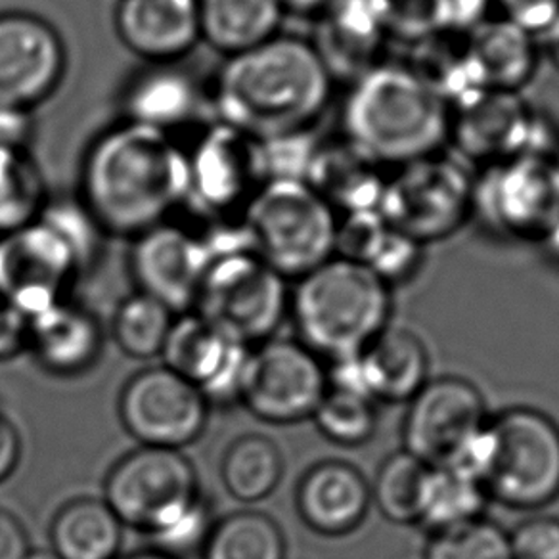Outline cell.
<instances>
[{"instance_id":"816d5d0a","label":"cell","mask_w":559,"mask_h":559,"mask_svg":"<svg viewBox=\"0 0 559 559\" xmlns=\"http://www.w3.org/2000/svg\"><path fill=\"white\" fill-rule=\"evenodd\" d=\"M540 43H543L544 52L548 56L554 70L559 73V20L554 24L550 32L544 35Z\"/></svg>"},{"instance_id":"11a10c76","label":"cell","mask_w":559,"mask_h":559,"mask_svg":"<svg viewBox=\"0 0 559 559\" xmlns=\"http://www.w3.org/2000/svg\"><path fill=\"white\" fill-rule=\"evenodd\" d=\"M551 169H554V175H556V180H558L559 187V148L556 150V154L550 157Z\"/></svg>"},{"instance_id":"b9f144b4","label":"cell","mask_w":559,"mask_h":559,"mask_svg":"<svg viewBox=\"0 0 559 559\" xmlns=\"http://www.w3.org/2000/svg\"><path fill=\"white\" fill-rule=\"evenodd\" d=\"M510 536L512 559H559V520L531 518Z\"/></svg>"},{"instance_id":"3957f363","label":"cell","mask_w":559,"mask_h":559,"mask_svg":"<svg viewBox=\"0 0 559 559\" xmlns=\"http://www.w3.org/2000/svg\"><path fill=\"white\" fill-rule=\"evenodd\" d=\"M343 139L373 164H411L443 152L451 108L404 63L381 62L349 85Z\"/></svg>"},{"instance_id":"6da1fadb","label":"cell","mask_w":559,"mask_h":559,"mask_svg":"<svg viewBox=\"0 0 559 559\" xmlns=\"http://www.w3.org/2000/svg\"><path fill=\"white\" fill-rule=\"evenodd\" d=\"M188 190V148L175 134L129 121L91 142L79 175V203L114 238L134 240L171 221L187 205Z\"/></svg>"},{"instance_id":"277c9868","label":"cell","mask_w":559,"mask_h":559,"mask_svg":"<svg viewBox=\"0 0 559 559\" xmlns=\"http://www.w3.org/2000/svg\"><path fill=\"white\" fill-rule=\"evenodd\" d=\"M299 342L319 358L358 355L388 328L391 288L365 264L334 257L289 289Z\"/></svg>"},{"instance_id":"f5cc1de1","label":"cell","mask_w":559,"mask_h":559,"mask_svg":"<svg viewBox=\"0 0 559 559\" xmlns=\"http://www.w3.org/2000/svg\"><path fill=\"white\" fill-rule=\"evenodd\" d=\"M117 559H179L173 558L169 554H164V551L159 550H142L134 551V554H129V556H121V558Z\"/></svg>"},{"instance_id":"bcb514c9","label":"cell","mask_w":559,"mask_h":559,"mask_svg":"<svg viewBox=\"0 0 559 559\" xmlns=\"http://www.w3.org/2000/svg\"><path fill=\"white\" fill-rule=\"evenodd\" d=\"M29 551L32 543L22 521L0 508V559H25Z\"/></svg>"},{"instance_id":"f546056e","label":"cell","mask_w":559,"mask_h":559,"mask_svg":"<svg viewBox=\"0 0 559 559\" xmlns=\"http://www.w3.org/2000/svg\"><path fill=\"white\" fill-rule=\"evenodd\" d=\"M404 66L449 108L483 91L467 52L466 35L441 32L418 40L411 45Z\"/></svg>"},{"instance_id":"484cf974","label":"cell","mask_w":559,"mask_h":559,"mask_svg":"<svg viewBox=\"0 0 559 559\" xmlns=\"http://www.w3.org/2000/svg\"><path fill=\"white\" fill-rule=\"evenodd\" d=\"M388 177L360 150L342 139L340 142H322L312 159L307 180L335 213L343 211H372L380 207L381 195Z\"/></svg>"},{"instance_id":"f907efd6","label":"cell","mask_w":559,"mask_h":559,"mask_svg":"<svg viewBox=\"0 0 559 559\" xmlns=\"http://www.w3.org/2000/svg\"><path fill=\"white\" fill-rule=\"evenodd\" d=\"M286 12L296 14H322L334 0H280Z\"/></svg>"},{"instance_id":"60d3db41","label":"cell","mask_w":559,"mask_h":559,"mask_svg":"<svg viewBox=\"0 0 559 559\" xmlns=\"http://www.w3.org/2000/svg\"><path fill=\"white\" fill-rule=\"evenodd\" d=\"M213 525L215 521L211 518L210 502L202 497L185 515H180L179 520L150 538L154 543V550L180 559L182 556L202 550Z\"/></svg>"},{"instance_id":"5b68a950","label":"cell","mask_w":559,"mask_h":559,"mask_svg":"<svg viewBox=\"0 0 559 559\" xmlns=\"http://www.w3.org/2000/svg\"><path fill=\"white\" fill-rule=\"evenodd\" d=\"M337 225L334 207L305 180H264L241 211L249 246L286 280L334 259Z\"/></svg>"},{"instance_id":"cb8c5ba5","label":"cell","mask_w":559,"mask_h":559,"mask_svg":"<svg viewBox=\"0 0 559 559\" xmlns=\"http://www.w3.org/2000/svg\"><path fill=\"white\" fill-rule=\"evenodd\" d=\"M202 100L200 83L190 71L177 63H150L124 85L123 121L175 134L194 121Z\"/></svg>"},{"instance_id":"30bf717a","label":"cell","mask_w":559,"mask_h":559,"mask_svg":"<svg viewBox=\"0 0 559 559\" xmlns=\"http://www.w3.org/2000/svg\"><path fill=\"white\" fill-rule=\"evenodd\" d=\"M558 215L550 159L518 156L475 171L472 218L492 236L536 241Z\"/></svg>"},{"instance_id":"5bb4252c","label":"cell","mask_w":559,"mask_h":559,"mask_svg":"<svg viewBox=\"0 0 559 559\" xmlns=\"http://www.w3.org/2000/svg\"><path fill=\"white\" fill-rule=\"evenodd\" d=\"M66 68L55 25L29 12L0 14V108L32 111L62 85Z\"/></svg>"},{"instance_id":"8992f818","label":"cell","mask_w":559,"mask_h":559,"mask_svg":"<svg viewBox=\"0 0 559 559\" xmlns=\"http://www.w3.org/2000/svg\"><path fill=\"white\" fill-rule=\"evenodd\" d=\"M288 280L251 249L213 257L194 312L234 342L255 347L272 340L289 314Z\"/></svg>"},{"instance_id":"7a4b0ae2","label":"cell","mask_w":559,"mask_h":559,"mask_svg":"<svg viewBox=\"0 0 559 559\" xmlns=\"http://www.w3.org/2000/svg\"><path fill=\"white\" fill-rule=\"evenodd\" d=\"M332 93L334 79L311 40L278 33L228 56L213 81L211 100L218 123L266 140L312 129Z\"/></svg>"},{"instance_id":"c3c4849f","label":"cell","mask_w":559,"mask_h":559,"mask_svg":"<svg viewBox=\"0 0 559 559\" xmlns=\"http://www.w3.org/2000/svg\"><path fill=\"white\" fill-rule=\"evenodd\" d=\"M22 459V437L16 426L0 412V483L16 472Z\"/></svg>"},{"instance_id":"f1b7e54d","label":"cell","mask_w":559,"mask_h":559,"mask_svg":"<svg viewBox=\"0 0 559 559\" xmlns=\"http://www.w3.org/2000/svg\"><path fill=\"white\" fill-rule=\"evenodd\" d=\"M48 536L58 559H117L123 523L104 498H75L58 510Z\"/></svg>"},{"instance_id":"4316f807","label":"cell","mask_w":559,"mask_h":559,"mask_svg":"<svg viewBox=\"0 0 559 559\" xmlns=\"http://www.w3.org/2000/svg\"><path fill=\"white\" fill-rule=\"evenodd\" d=\"M373 401L408 403L429 381V353L418 335L385 328L362 350Z\"/></svg>"},{"instance_id":"d4e9b609","label":"cell","mask_w":559,"mask_h":559,"mask_svg":"<svg viewBox=\"0 0 559 559\" xmlns=\"http://www.w3.org/2000/svg\"><path fill=\"white\" fill-rule=\"evenodd\" d=\"M466 43L483 91L521 94L538 71V40L504 17H489Z\"/></svg>"},{"instance_id":"e0dca14e","label":"cell","mask_w":559,"mask_h":559,"mask_svg":"<svg viewBox=\"0 0 559 559\" xmlns=\"http://www.w3.org/2000/svg\"><path fill=\"white\" fill-rule=\"evenodd\" d=\"M190 190L187 205L211 217L243 211L264 182L259 142L225 123L211 127L188 148Z\"/></svg>"},{"instance_id":"e575fe53","label":"cell","mask_w":559,"mask_h":559,"mask_svg":"<svg viewBox=\"0 0 559 559\" xmlns=\"http://www.w3.org/2000/svg\"><path fill=\"white\" fill-rule=\"evenodd\" d=\"M431 467L406 451L391 454L373 479L372 502L385 520L396 525L419 523L421 498Z\"/></svg>"},{"instance_id":"603a6c76","label":"cell","mask_w":559,"mask_h":559,"mask_svg":"<svg viewBox=\"0 0 559 559\" xmlns=\"http://www.w3.org/2000/svg\"><path fill=\"white\" fill-rule=\"evenodd\" d=\"M102 343L98 319L70 299L29 319L27 349L52 376L73 378L91 370L100 357Z\"/></svg>"},{"instance_id":"2e32d148","label":"cell","mask_w":559,"mask_h":559,"mask_svg":"<svg viewBox=\"0 0 559 559\" xmlns=\"http://www.w3.org/2000/svg\"><path fill=\"white\" fill-rule=\"evenodd\" d=\"M408 403L403 451L429 467L444 466L460 444L489 421L481 391L456 376L429 380Z\"/></svg>"},{"instance_id":"9c48e42d","label":"cell","mask_w":559,"mask_h":559,"mask_svg":"<svg viewBox=\"0 0 559 559\" xmlns=\"http://www.w3.org/2000/svg\"><path fill=\"white\" fill-rule=\"evenodd\" d=\"M202 498L194 464L182 451L140 447L119 460L104 481V502L123 527L156 535Z\"/></svg>"},{"instance_id":"1f68e13d","label":"cell","mask_w":559,"mask_h":559,"mask_svg":"<svg viewBox=\"0 0 559 559\" xmlns=\"http://www.w3.org/2000/svg\"><path fill=\"white\" fill-rule=\"evenodd\" d=\"M203 559H286V536L266 513L236 512L215 521Z\"/></svg>"},{"instance_id":"7402d4cb","label":"cell","mask_w":559,"mask_h":559,"mask_svg":"<svg viewBox=\"0 0 559 559\" xmlns=\"http://www.w3.org/2000/svg\"><path fill=\"white\" fill-rule=\"evenodd\" d=\"M370 504V483L358 467L342 460L314 464L297 485V513L320 535L343 536L357 531Z\"/></svg>"},{"instance_id":"ab89813d","label":"cell","mask_w":559,"mask_h":559,"mask_svg":"<svg viewBox=\"0 0 559 559\" xmlns=\"http://www.w3.org/2000/svg\"><path fill=\"white\" fill-rule=\"evenodd\" d=\"M421 259L424 246L389 226L388 233L383 234L380 243L366 259L365 266L391 288V284H401L412 278L418 271Z\"/></svg>"},{"instance_id":"ee69618b","label":"cell","mask_w":559,"mask_h":559,"mask_svg":"<svg viewBox=\"0 0 559 559\" xmlns=\"http://www.w3.org/2000/svg\"><path fill=\"white\" fill-rule=\"evenodd\" d=\"M29 319L16 307L0 301V360L17 357L27 349Z\"/></svg>"},{"instance_id":"8fae6325","label":"cell","mask_w":559,"mask_h":559,"mask_svg":"<svg viewBox=\"0 0 559 559\" xmlns=\"http://www.w3.org/2000/svg\"><path fill=\"white\" fill-rule=\"evenodd\" d=\"M328 393L322 358L301 342L266 340L249 349L240 403L266 424L288 426L312 418Z\"/></svg>"},{"instance_id":"7c38bea8","label":"cell","mask_w":559,"mask_h":559,"mask_svg":"<svg viewBox=\"0 0 559 559\" xmlns=\"http://www.w3.org/2000/svg\"><path fill=\"white\" fill-rule=\"evenodd\" d=\"M117 412L140 447L182 451L203 436L211 404L192 381L167 366H152L124 383Z\"/></svg>"},{"instance_id":"ba28073f","label":"cell","mask_w":559,"mask_h":559,"mask_svg":"<svg viewBox=\"0 0 559 559\" xmlns=\"http://www.w3.org/2000/svg\"><path fill=\"white\" fill-rule=\"evenodd\" d=\"M495 459L483 483L489 498L538 510L559 497V426L544 412L520 406L490 419Z\"/></svg>"},{"instance_id":"8d00e7d4","label":"cell","mask_w":559,"mask_h":559,"mask_svg":"<svg viewBox=\"0 0 559 559\" xmlns=\"http://www.w3.org/2000/svg\"><path fill=\"white\" fill-rule=\"evenodd\" d=\"M312 419L328 441L343 447L368 443L378 428L373 401L334 389H328Z\"/></svg>"},{"instance_id":"7dc6e473","label":"cell","mask_w":559,"mask_h":559,"mask_svg":"<svg viewBox=\"0 0 559 559\" xmlns=\"http://www.w3.org/2000/svg\"><path fill=\"white\" fill-rule=\"evenodd\" d=\"M32 131V111L0 108V148L25 150Z\"/></svg>"},{"instance_id":"681fc988","label":"cell","mask_w":559,"mask_h":559,"mask_svg":"<svg viewBox=\"0 0 559 559\" xmlns=\"http://www.w3.org/2000/svg\"><path fill=\"white\" fill-rule=\"evenodd\" d=\"M536 243L540 246L544 255L548 257L551 263L559 264V215L546 226V230Z\"/></svg>"},{"instance_id":"f35d334b","label":"cell","mask_w":559,"mask_h":559,"mask_svg":"<svg viewBox=\"0 0 559 559\" xmlns=\"http://www.w3.org/2000/svg\"><path fill=\"white\" fill-rule=\"evenodd\" d=\"M389 39L406 45L444 32L447 0H383Z\"/></svg>"},{"instance_id":"74e56055","label":"cell","mask_w":559,"mask_h":559,"mask_svg":"<svg viewBox=\"0 0 559 559\" xmlns=\"http://www.w3.org/2000/svg\"><path fill=\"white\" fill-rule=\"evenodd\" d=\"M426 559H512L510 536L497 523L479 518L431 533Z\"/></svg>"},{"instance_id":"7bdbcfd3","label":"cell","mask_w":559,"mask_h":559,"mask_svg":"<svg viewBox=\"0 0 559 559\" xmlns=\"http://www.w3.org/2000/svg\"><path fill=\"white\" fill-rule=\"evenodd\" d=\"M504 20L536 40L543 39L559 20V0H495Z\"/></svg>"},{"instance_id":"ac0fdd59","label":"cell","mask_w":559,"mask_h":559,"mask_svg":"<svg viewBox=\"0 0 559 559\" xmlns=\"http://www.w3.org/2000/svg\"><path fill=\"white\" fill-rule=\"evenodd\" d=\"M249 349L190 311L173 320L162 357L164 366L192 381L211 406H228L240 403Z\"/></svg>"},{"instance_id":"836d02e7","label":"cell","mask_w":559,"mask_h":559,"mask_svg":"<svg viewBox=\"0 0 559 559\" xmlns=\"http://www.w3.org/2000/svg\"><path fill=\"white\" fill-rule=\"evenodd\" d=\"M45 207V185L27 150L0 148V236L37 223Z\"/></svg>"},{"instance_id":"83f0119b","label":"cell","mask_w":559,"mask_h":559,"mask_svg":"<svg viewBox=\"0 0 559 559\" xmlns=\"http://www.w3.org/2000/svg\"><path fill=\"white\" fill-rule=\"evenodd\" d=\"M200 35L221 55H240L278 35L280 0H198Z\"/></svg>"},{"instance_id":"ffe728a7","label":"cell","mask_w":559,"mask_h":559,"mask_svg":"<svg viewBox=\"0 0 559 559\" xmlns=\"http://www.w3.org/2000/svg\"><path fill=\"white\" fill-rule=\"evenodd\" d=\"M319 16L311 43L334 83L353 85L383 62L389 39L383 0H334Z\"/></svg>"},{"instance_id":"52a82bcc","label":"cell","mask_w":559,"mask_h":559,"mask_svg":"<svg viewBox=\"0 0 559 559\" xmlns=\"http://www.w3.org/2000/svg\"><path fill=\"white\" fill-rule=\"evenodd\" d=\"M474 180L475 169L454 154L421 157L388 177L378 211L419 246L447 240L474 215Z\"/></svg>"},{"instance_id":"f6af8a7d","label":"cell","mask_w":559,"mask_h":559,"mask_svg":"<svg viewBox=\"0 0 559 559\" xmlns=\"http://www.w3.org/2000/svg\"><path fill=\"white\" fill-rule=\"evenodd\" d=\"M495 0H447L444 32L467 35L490 17Z\"/></svg>"},{"instance_id":"4fadbf2b","label":"cell","mask_w":559,"mask_h":559,"mask_svg":"<svg viewBox=\"0 0 559 559\" xmlns=\"http://www.w3.org/2000/svg\"><path fill=\"white\" fill-rule=\"evenodd\" d=\"M79 261L47 223L0 236V301L32 319L68 299Z\"/></svg>"},{"instance_id":"9a60e30c","label":"cell","mask_w":559,"mask_h":559,"mask_svg":"<svg viewBox=\"0 0 559 559\" xmlns=\"http://www.w3.org/2000/svg\"><path fill=\"white\" fill-rule=\"evenodd\" d=\"M211 261L205 236L175 221L136 236L129 255L132 280L140 294L154 297L175 314L194 311Z\"/></svg>"},{"instance_id":"d590c367","label":"cell","mask_w":559,"mask_h":559,"mask_svg":"<svg viewBox=\"0 0 559 559\" xmlns=\"http://www.w3.org/2000/svg\"><path fill=\"white\" fill-rule=\"evenodd\" d=\"M175 312L154 297L134 292L117 307L111 335L127 357L150 360L162 355Z\"/></svg>"},{"instance_id":"44dd1931","label":"cell","mask_w":559,"mask_h":559,"mask_svg":"<svg viewBox=\"0 0 559 559\" xmlns=\"http://www.w3.org/2000/svg\"><path fill=\"white\" fill-rule=\"evenodd\" d=\"M119 40L150 63H177L202 40L198 0H119Z\"/></svg>"},{"instance_id":"d6986e66","label":"cell","mask_w":559,"mask_h":559,"mask_svg":"<svg viewBox=\"0 0 559 559\" xmlns=\"http://www.w3.org/2000/svg\"><path fill=\"white\" fill-rule=\"evenodd\" d=\"M535 106L520 93L481 91L451 108L449 144L472 169L525 154Z\"/></svg>"},{"instance_id":"db71d44e","label":"cell","mask_w":559,"mask_h":559,"mask_svg":"<svg viewBox=\"0 0 559 559\" xmlns=\"http://www.w3.org/2000/svg\"><path fill=\"white\" fill-rule=\"evenodd\" d=\"M25 559H58L52 550H32Z\"/></svg>"},{"instance_id":"4dcf8cb0","label":"cell","mask_w":559,"mask_h":559,"mask_svg":"<svg viewBox=\"0 0 559 559\" xmlns=\"http://www.w3.org/2000/svg\"><path fill=\"white\" fill-rule=\"evenodd\" d=\"M284 475V456L271 437L249 433L226 449L221 477L226 492L246 504L261 502L278 489Z\"/></svg>"},{"instance_id":"d6a6232c","label":"cell","mask_w":559,"mask_h":559,"mask_svg":"<svg viewBox=\"0 0 559 559\" xmlns=\"http://www.w3.org/2000/svg\"><path fill=\"white\" fill-rule=\"evenodd\" d=\"M489 502L481 483L454 472L451 467H431L421 498L419 523L433 533L479 520Z\"/></svg>"}]
</instances>
